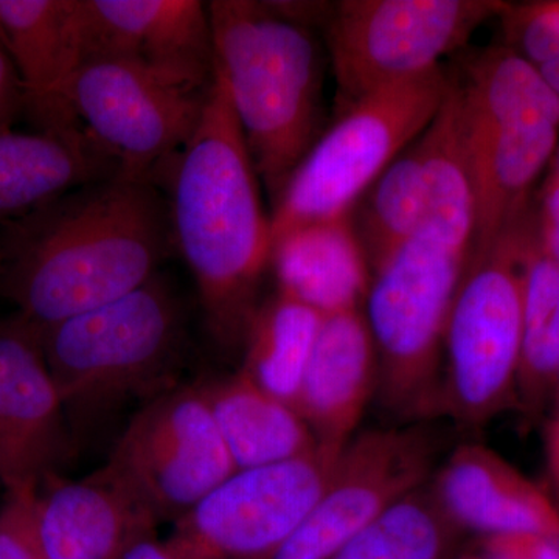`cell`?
<instances>
[{"label": "cell", "mask_w": 559, "mask_h": 559, "mask_svg": "<svg viewBox=\"0 0 559 559\" xmlns=\"http://www.w3.org/2000/svg\"><path fill=\"white\" fill-rule=\"evenodd\" d=\"M171 246L157 183L98 180L0 226V296L46 330L145 285Z\"/></svg>", "instance_id": "6da1fadb"}, {"label": "cell", "mask_w": 559, "mask_h": 559, "mask_svg": "<svg viewBox=\"0 0 559 559\" xmlns=\"http://www.w3.org/2000/svg\"><path fill=\"white\" fill-rule=\"evenodd\" d=\"M532 218L528 210L484 255L468 261L452 301L441 411L468 428L487 425L516 401L522 249Z\"/></svg>", "instance_id": "52a82bcc"}, {"label": "cell", "mask_w": 559, "mask_h": 559, "mask_svg": "<svg viewBox=\"0 0 559 559\" xmlns=\"http://www.w3.org/2000/svg\"><path fill=\"white\" fill-rule=\"evenodd\" d=\"M207 94L132 62L94 58L81 66L70 100L124 176L157 183L197 131Z\"/></svg>", "instance_id": "8fae6325"}, {"label": "cell", "mask_w": 559, "mask_h": 559, "mask_svg": "<svg viewBox=\"0 0 559 559\" xmlns=\"http://www.w3.org/2000/svg\"><path fill=\"white\" fill-rule=\"evenodd\" d=\"M549 471L551 480H554L555 488H557L559 495V455L549 460Z\"/></svg>", "instance_id": "74e56055"}, {"label": "cell", "mask_w": 559, "mask_h": 559, "mask_svg": "<svg viewBox=\"0 0 559 559\" xmlns=\"http://www.w3.org/2000/svg\"><path fill=\"white\" fill-rule=\"evenodd\" d=\"M536 231L544 252L559 263V173L551 170L540 190Z\"/></svg>", "instance_id": "1f68e13d"}, {"label": "cell", "mask_w": 559, "mask_h": 559, "mask_svg": "<svg viewBox=\"0 0 559 559\" xmlns=\"http://www.w3.org/2000/svg\"><path fill=\"white\" fill-rule=\"evenodd\" d=\"M469 255L418 230L371 271L367 323L382 406L401 418L441 411V359L452 301Z\"/></svg>", "instance_id": "8992f818"}, {"label": "cell", "mask_w": 559, "mask_h": 559, "mask_svg": "<svg viewBox=\"0 0 559 559\" xmlns=\"http://www.w3.org/2000/svg\"><path fill=\"white\" fill-rule=\"evenodd\" d=\"M182 307L159 277L119 299L39 331L44 359L73 433L178 384Z\"/></svg>", "instance_id": "277c9868"}, {"label": "cell", "mask_w": 559, "mask_h": 559, "mask_svg": "<svg viewBox=\"0 0 559 559\" xmlns=\"http://www.w3.org/2000/svg\"><path fill=\"white\" fill-rule=\"evenodd\" d=\"M235 468L272 465L319 447L299 411L275 399L238 370L198 382Z\"/></svg>", "instance_id": "7402d4cb"}, {"label": "cell", "mask_w": 559, "mask_h": 559, "mask_svg": "<svg viewBox=\"0 0 559 559\" xmlns=\"http://www.w3.org/2000/svg\"><path fill=\"white\" fill-rule=\"evenodd\" d=\"M454 80L460 120L466 135L521 124L559 128V95L539 69L510 46H492L473 55Z\"/></svg>", "instance_id": "603a6c76"}, {"label": "cell", "mask_w": 559, "mask_h": 559, "mask_svg": "<svg viewBox=\"0 0 559 559\" xmlns=\"http://www.w3.org/2000/svg\"><path fill=\"white\" fill-rule=\"evenodd\" d=\"M120 559H182L168 546L167 540L157 538L156 532L148 533L131 544Z\"/></svg>", "instance_id": "e575fe53"}, {"label": "cell", "mask_w": 559, "mask_h": 559, "mask_svg": "<svg viewBox=\"0 0 559 559\" xmlns=\"http://www.w3.org/2000/svg\"><path fill=\"white\" fill-rule=\"evenodd\" d=\"M555 414L551 418L549 439H547V454H555L559 452V377L557 382V389H555Z\"/></svg>", "instance_id": "d590c367"}, {"label": "cell", "mask_w": 559, "mask_h": 559, "mask_svg": "<svg viewBox=\"0 0 559 559\" xmlns=\"http://www.w3.org/2000/svg\"><path fill=\"white\" fill-rule=\"evenodd\" d=\"M378 390V355L362 310L323 319L296 409L320 447H347Z\"/></svg>", "instance_id": "ac0fdd59"}, {"label": "cell", "mask_w": 559, "mask_h": 559, "mask_svg": "<svg viewBox=\"0 0 559 559\" xmlns=\"http://www.w3.org/2000/svg\"><path fill=\"white\" fill-rule=\"evenodd\" d=\"M266 9L280 20L307 28L329 24L334 3L330 2H263Z\"/></svg>", "instance_id": "836d02e7"}, {"label": "cell", "mask_w": 559, "mask_h": 559, "mask_svg": "<svg viewBox=\"0 0 559 559\" xmlns=\"http://www.w3.org/2000/svg\"><path fill=\"white\" fill-rule=\"evenodd\" d=\"M457 559H484L480 557V555H468V557H462Z\"/></svg>", "instance_id": "f35d334b"}, {"label": "cell", "mask_w": 559, "mask_h": 559, "mask_svg": "<svg viewBox=\"0 0 559 559\" xmlns=\"http://www.w3.org/2000/svg\"><path fill=\"white\" fill-rule=\"evenodd\" d=\"M123 175L86 130L0 132V226L69 191Z\"/></svg>", "instance_id": "44dd1931"}, {"label": "cell", "mask_w": 559, "mask_h": 559, "mask_svg": "<svg viewBox=\"0 0 559 559\" xmlns=\"http://www.w3.org/2000/svg\"><path fill=\"white\" fill-rule=\"evenodd\" d=\"M536 68L539 69L540 75L544 76L555 94L559 95V58L546 62V64L536 66Z\"/></svg>", "instance_id": "8d00e7d4"}, {"label": "cell", "mask_w": 559, "mask_h": 559, "mask_svg": "<svg viewBox=\"0 0 559 559\" xmlns=\"http://www.w3.org/2000/svg\"><path fill=\"white\" fill-rule=\"evenodd\" d=\"M558 138L559 128L551 124H521L474 135L463 132L474 193L468 261L484 255L528 212L530 194L557 153Z\"/></svg>", "instance_id": "ffe728a7"}, {"label": "cell", "mask_w": 559, "mask_h": 559, "mask_svg": "<svg viewBox=\"0 0 559 559\" xmlns=\"http://www.w3.org/2000/svg\"><path fill=\"white\" fill-rule=\"evenodd\" d=\"M278 293L323 318L362 310L371 270L352 215L316 221L272 242Z\"/></svg>", "instance_id": "d6986e66"}, {"label": "cell", "mask_w": 559, "mask_h": 559, "mask_svg": "<svg viewBox=\"0 0 559 559\" xmlns=\"http://www.w3.org/2000/svg\"><path fill=\"white\" fill-rule=\"evenodd\" d=\"M32 525L46 559H120L157 521L105 468L80 480L50 477L32 495Z\"/></svg>", "instance_id": "2e32d148"}, {"label": "cell", "mask_w": 559, "mask_h": 559, "mask_svg": "<svg viewBox=\"0 0 559 559\" xmlns=\"http://www.w3.org/2000/svg\"><path fill=\"white\" fill-rule=\"evenodd\" d=\"M559 377V263L536 235V216L522 249V325L516 400L532 417L554 400Z\"/></svg>", "instance_id": "d4e9b609"}, {"label": "cell", "mask_w": 559, "mask_h": 559, "mask_svg": "<svg viewBox=\"0 0 559 559\" xmlns=\"http://www.w3.org/2000/svg\"><path fill=\"white\" fill-rule=\"evenodd\" d=\"M20 117H24L21 83L0 38V132L13 130L14 121Z\"/></svg>", "instance_id": "d6a6232c"}, {"label": "cell", "mask_w": 559, "mask_h": 559, "mask_svg": "<svg viewBox=\"0 0 559 559\" xmlns=\"http://www.w3.org/2000/svg\"><path fill=\"white\" fill-rule=\"evenodd\" d=\"M75 443L39 331L16 314L0 319V484L7 492L39 488Z\"/></svg>", "instance_id": "4fadbf2b"}, {"label": "cell", "mask_w": 559, "mask_h": 559, "mask_svg": "<svg viewBox=\"0 0 559 559\" xmlns=\"http://www.w3.org/2000/svg\"><path fill=\"white\" fill-rule=\"evenodd\" d=\"M86 61L114 58L154 75L209 90L215 76L207 2L80 0Z\"/></svg>", "instance_id": "5bb4252c"}, {"label": "cell", "mask_w": 559, "mask_h": 559, "mask_svg": "<svg viewBox=\"0 0 559 559\" xmlns=\"http://www.w3.org/2000/svg\"><path fill=\"white\" fill-rule=\"evenodd\" d=\"M432 491L460 532L481 538L536 533L559 540V503L481 444L460 447Z\"/></svg>", "instance_id": "e0dca14e"}, {"label": "cell", "mask_w": 559, "mask_h": 559, "mask_svg": "<svg viewBox=\"0 0 559 559\" xmlns=\"http://www.w3.org/2000/svg\"><path fill=\"white\" fill-rule=\"evenodd\" d=\"M436 441L421 428L369 430L342 450L329 485L274 559H331L360 530L425 487Z\"/></svg>", "instance_id": "7c38bea8"}, {"label": "cell", "mask_w": 559, "mask_h": 559, "mask_svg": "<svg viewBox=\"0 0 559 559\" xmlns=\"http://www.w3.org/2000/svg\"><path fill=\"white\" fill-rule=\"evenodd\" d=\"M554 170H557L559 173V150L557 151V159H555Z\"/></svg>", "instance_id": "ab89813d"}, {"label": "cell", "mask_w": 559, "mask_h": 559, "mask_svg": "<svg viewBox=\"0 0 559 559\" xmlns=\"http://www.w3.org/2000/svg\"><path fill=\"white\" fill-rule=\"evenodd\" d=\"M503 17L511 49L535 66L559 58V0L511 7L507 3Z\"/></svg>", "instance_id": "f1b7e54d"}, {"label": "cell", "mask_w": 559, "mask_h": 559, "mask_svg": "<svg viewBox=\"0 0 559 559\" xmlns=\"http://www.w3.org/2000/svg\"><path fill=\"white\" fill-rule=\"evenodd\" d=\"M0 38L22 90L33 131L84 130L70 94L86 62L80 0H0Z\"/></svg>", "instance_id": "9a60e30c"}, {"label": "cell", "mask_w": 559, "mask_h": 559, "mask_svg": "<svg viewBox=\"0 0 559 559\" xmlns=\"http://www.w3.org/2000/svg\"><path fill=\"white\" fill-rule=\"evenodd\" d=\"M323 319L307 305L275 294L250 319L240 370L275 399L296 407Z\"/></svg>", "instance_id": "484cf974"}, {"label": "cell", "mask_w": 559, "mask_h": 559, "mask_svg": "<svg viewBox=\"0 0 559 559\" xmlns=\"http://www.w3.org/2000/svg\"><path fill=\"white\" fill-rule=\"evenodd\" d=\"M450 86L439 66L341 110L272 205V242L305 224L352 215L374 180L429 127Z\"/></svg>", "instance_id": "5b68a950"}, {"label": "cell", "mask_w": 559, "mask_h": 559, "mask_svg": "<svg viewBox=\"0 0 559 559\" xmlns=\"http://www.w3.org/2000/svg\"><path fill=\"white\" fill-rule=\"evenodd\" d=\"M215 70L272 205L322 135V58L307 28L263 2L212 0Z\"/></svg>", "instance_id": "3957f363"}, {"label": "cell", "mask_w": 559, "mask_h": 559, "mask_svg": "<svg viewBox=\"0 0 559 559\" xmlns=\"http://www.w3.org/2000/svg\"><path fill=\"white\" fill-rule=\"evenodd\" d=\"M507 3L495 0H344L326 40L340 112L370 92L415 79L468 43Z\"/></svg>", "instance_id": "ba28073f"}, {"label": "cell", "mask_w": 559, "mask_h": 559, "mask_svg": "<svg viewBox=\"0 0 559 559\" xmlns=\"http://www.w3.org/2000/svg\"><path fill=\"white\" fill-rule=\"evenodd\" d=\"M360 201L356 230L373 271L406 245L421 224L423 168L418 139L385 168Z\"/></svg>", "instance_id": "83f0119b"}, {"label": "cell", "mask_w": 559, "mask_h": 559, "mask_svg": "<svg viewBox=\"0 0 559 559\" xmlns=\"http://www.w3.org/2000/svg\"><path fill=\"white\" fill-rule=\"evenodd\" d=\"M484 559H559V540L536 533H513L481 538Z\"/></svg>", "instance_id": "4dcf8cb0"}, {"label": "cell", "mask_w": 559, "mask_h": 559, "mask_svg": "<svg viewBox=\"0 0 559 559\" xmlns=\"http://www.w3.org/2000/svg\"><path fill=\"white\" fill-rule=\"evenodd\" d=\"M418 143L423 168V215L418 230L428 231L469 255L474 193L454 80L451 79L443 105L419 135Z\"/></svg>", "instance_id": "cb8c5ba5"}, {"label": "cell", "mask_w": 559, "mask_h": 559, "mask_svg": "<svg viewBox=\"0 0 559 559\" xmlns=\"http://www.w3.org/2000/svg\"><path fill=\"white\" fill-rule=\"evenodd\" d=\"M460 530L432 488L404 496L331 559H451Z\"/></svg>", "instance_id": "4316f807"}, {"label": "cell", "mask_w": 559, "mask_h": 559, "mask_svg": "<svg viewBox=\"0 0 559 559\" xmlns=\"http://www.w3.org/2000/svg\"><path fill=\"white\" fill-rule=\"evenodd\" d=\"M33 491L35 489L7 496L5 506L0 510V559H46L33 532Z\"/></svg>", "instance_id": "f546056e"}, {"label": "cell", "mask_w": 559, "mask_h": 559, "mask_svg": "<svg viewBox=\"0 0 559 559\" xmlns=\"http://www.w3.org/2000/svg\"><path fill=\"white\" fill-rule=\"evenodd\" d=\"M103 468L157 524L178 521L237 469L198 384L139 406Z\"/></svg>", "instance_id": "30bf717a"}, {"label": "cell", "mask_w": 559, "mask_h": 559, "mask_svg": "<svg viewBox=\"0 0 559 559\" xmlns=\"http://www.w3.org/2000/svg\"><path fill=\"white\" fill-rule=\"evenodd\" d=\"M342 450L319 444L300 457L235 469L173 522L165 540L182 559H274L322 496Z\"/></svg>", "instance_id": "9c48e42d"}, {"label": "cell", "mask_w": 559, "mask_h": 559, "mask_svg": "<svg viewBox=\"0 0 559 559\" xmlns=\"http://www.w3.org/2000/svg\"><path fill=\"white\" fill-rule=\"evenodd\" d=\"M173 246L197 283L205 326L240 348L270 267L271 216L226 84L215 70L197 131L160 176Z\"/></svg>", "instance_id": "7a4b0ae2"}]
</instances>
